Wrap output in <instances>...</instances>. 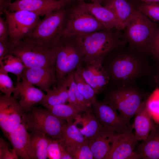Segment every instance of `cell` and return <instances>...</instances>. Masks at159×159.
<instances>
[{"mask_svg": "<svg viewBox=\"0 0 159 159\" xmlns=\"http://www.w3.org/2000/svg\"><path fill=\"white\" fill-rule=\"evenodd\" d=\"M103 101L119 112L125 124L131 127L130 120L140 109L149 96L136 84L108 85L103 92Z\"/></svg>", "mask_w": 159, "mask_h": 159, "instance_id": "7a4b0ae2", "label": "cell"}, {"mask_svg": "<svg viewBox=\"0 0 159 159\" xmlns=\"http://www.w3.org/2000/svg\"><path fill=\"white\" fill-rule=\"evenodd\" d=\"M105 29L104 26L80 3L72 9L60 37L73 38Z\"/></svg>", "mask_w": 159, "mask_h": 159, "instance_id": "52a82bcc", "label": "cell"}, {"mask_svg": "<svg viewBox=\"0 0 159 159\" xmlns=\"http://www.w3.org/2000/svg\"><path fill=\"white\" fill-rule=\"evenodd\" d=\"M145 106L155 122L159 124V87H156L146 99Z\"/></svg>", "mask_w": 159, "mask_h": 159, "instance_id": "4dcf8cb0", "label": "cell"}, {"mask_svg": "<svg viewBox=\"0 0 159 159\" xmlns=\"http://www.w3.org/2000/svg\"><path fill=\"white\" fill-rule=\"evenodd\" d=\"M74 39L83 53L82 64L94 60L103 62L111 52L127 44L122 34H117L107 29L78 36Z\"/></svg>", "mask_w": 159, "mask_h": 159, "instance_id": "3957f363", "label": "cell"}, {"mask_svg": "<svg viewBox=\"0 0 159 159\" xmlns=\"http://www.w3.org/2000/svg\"><path fill=\"white\" fill-rule=\"evenodd\" d=\"M73 73L69 74L64 79L67 85L73 90L80 110L84 112H92V108L89 106L85 98L78 90L74 79Z\"/></svg>", "mask_w": 159, "mask_h": 159, "instance_id": "d6a6232c", "label": "cell"}, {"mask_svg": "<svg viewBox=\"0 0 159 159\" xmlns=\"http://www.w3.org/2000/svg\"><path fill=\"white\" fill-rule=\"evenodd\" d=\"M54 45L56 50L55 68L57 85L82 64L84 55L74 38L61 37Z\"/></svg>", "mask_w": 159, "mask_h": 159, "instance_id": "8992f818", "label": "cell"}, {"mask_svg": "<svg viewBox=\"0 0 159 159\" xmlns=\"http://www.w3.org/2000/svg\"><path fill=\"white\" fill-rule=\"evenodd\" d=\"M93 112L103 126L110 128L117 133L132 129L125 123L117 111L105 102L97 101L92 106Z\"/></svg>", "mask_w": 159, "mask_h": 159, "instance_id": "5bb4252c", "label": "cell"}, {"mask_svg": "<svg viewBox=\"0 0 159 159\" xmlns=\"http://www.w3.org/2000/svg\"><path fill=\"white\" fill-rule=\"evenodd\" d=\"M105 6L113 12L122 30L136 9L127 0H106Z\"/></svg>", "mask_w": 159, "mask_h": 159, "instance_id": "d4e9b609", "label": "cell"}, {"mask_svg": "<svg viewBox=\"0 0 159 159\" xmlns=\"http://www.w3.org/2000/svg\"><path fill=\"white\" fill-rule=\"evenodd\" d=\"M62 143L59 139L50 138L47 148L48 158L50 159H61Z\"/></svg>", "mask_w": 159, "mask_h": 159, "instance_id": "d590c367", "label": "cell"}, {"mask_svg": "<svg viewBox=\"0 0 159 159\" xmlns=\"http://www.w3.org/2000/svg\"><path fill=\"white\" fill-rule=\"evenodd\" d=\"M74 122L77 124L80 123L82 125V128L79 129L88 143L97 135L103 127L93 112H84Z\"/></svg>", "mask_w": 159, "mask_h": 159, "instance_id": "cb8c5ba5", "label": "cell"}, {"mask_svg": "<svg viewBox=\"0 0 159 159\" xmlns=\"http://www.w3.org/2000/svg\"><path fill=\"white\" fill-rule=\"evenodd\" d=\"M52 114L58 118L67 122L73 121L80 116L81 112L72 105L62 104L45 107Z\"/></svg>", "mask_w": 159, "mask_h": 159, "instance_id": "83f0119b", "label": "cell"}, {"mask_svg": "<svg viewBox=\"0 0 159 159\" xmlns=\"http://www.w3.org/2000/svg\"><path fill=\"white\" fill-rule=\"evenodd\" d=\"M22 119L27 130L43 132L49 137L59 139L63 125L66 121L52 114L47 109L33 106L28 112H24Z\"/></svg>", "mask_w": 159, "mask_h": 159, "instance_id": "9c48e42d", "label": "cell"}, {"mask_svg": "<svg viewBox=\"0 0 159 159\" xmlns=\"http://www.w3.org/2000/svg\"><path fill=\"white\" fill-rule=\"evenodd\" d=\"M156 64L158 65H159V57L155 61Z\"/></svg>", "mask_w": 159, "mask_h": 159, "instance_id": "f6af8a7d", "label": "cell"}, {"mask_svg": "<svg viewBox=\"0 0 159 159\" xmlns=\"http://www.w3.org/2000/svg\"><path fill=\"white\" fill-rule=\"evenodd\" d=\"M65 0L70 1H73V0H78V1H83L85 0ZM88 0L91 1L93 3H101L102 2L105 0Z\"/></svg>", "mask_w": 159, "mask_h": 159, "instance_id": "b9f144b4", "label": "cell"}, {"mask_svg": "<svg viewBox=\"0 0 159 159\" xmlns=\"http://www.w3.org/2000/svg\"><path fill=\"white\" fill-rule=\"evenodd\" d=\"M50 137L38 131L29 133V153L31 159H46L47 148Z\"/></svg>", "mask_w": 159, "mask_h": 159, "instance_id": "603a6c76", "label": "cell"}, {"mask_svg": "<svg viewBox=\"0 0 159 159\" xmlns=\"http://www.w3.org/2000/svg\"><path fill=\"white\" fill-rule=\"evenodd\" d=\"M24 112L14 97L0 96V126L5 136L23 122Z\"/></svg>", "mask_w": 159, "mask_h": 159, "instance_id": "8fae6325", "label": "cell"}, {"mask_svg": "<svg viewBox=\"0 0 159 159\" xmlns=\"http://www.w3.org/2000/svg\"><path fill=\"white\" fill-rule=\"evenodd\" d=\"M0 10L5 15L12 46L28 37L40 21V15L28 11H11L5 8Z\"/></svg>", "mask_w": 159, "mask_h": 159, "instance_id": "ba28073f", "label": "cell"}, {"mask_svg": "<svg viewBox=\"0 0 159 159\" xmlns=\"http://www.w3.org/2000/svg\"><path fill=\"white\" fill-rule=\"evenodd\" d=\"M138 9L153 21H159V2H143Z\"/></svg>", "mask_w": 159, "mask_h": 159, "instance_id": "836d02e7", "label": "cell"}, {"mask_svg": "<svg viewBox=\"0 0 159 159\" xmlns=\"http://www.w3.org/2000/svg\"><path fill=\"white\" fill-rule=\"evenodd\" d=\"M67 13L62 9L45 15L27 37L52 47L60 35L67 21Z\"/></svg>", "mask_w": 159, "mask_h": 159, "instance_id": "30bf717a", "label": "cell"}, {"mask_svg": "<svg viewBox=\"0 0 159 159\" xmlns=\"http://www.w3.org/2000/svg\"><path fill=\"white\" fill-rule=\"evenodd\" d=\"M134 151L140 159H159V124L145 140L138 144Z\"/></svg>", "mask_w": 159, "mask_h": 159, "instance_id": "44dd1931", "label": "cell"}, {"mask_svg": "<svg viewBox=\"0 0 159 159\" xmlns=\"http://www.w3.org/2000/svg\"><path fill=\"white\" fill-rule=\"evenodd\" d=\"M145 102L135 115L132 126L135 130V134L139 140H145L157 124L146 108Z\"/></svg>", "mask_w": 159, "mask_h": 159, "instance_id": "7402d4cb", "label": "cell"}, {"mask_svg": "<svg viewBox=\"0 0 159 159\" xmlns=\"http://www.w3.org/2000/svg\"><path fill=\"white\" fill-rule=\"evenodd\" d=\"M138 0L142 1L145 2H159V0Z\"/></svg>", "mask_w": 159, "mask_h": 159, "instance_id": "7bdbcfd3", "label": "cell"}, {"mask_svg": "<svg viewBox=\"0 0 159 159\" xmlns=\"http://www.w3.org/2000/svg\"><path fill=\"white\" fill-rule=\"evenodd\" d=\"M0 65V68L5 71L15 75L17 82L22 80L23 72L26 67L19 57L8 54L3 59Z\"/></svg>", "mask_w": 159, "mask_h": 159, "instance_id": "f546056e", "label": "cell"}, {"mask_svg": "<svg viewBox=\"0 0 159 159\" xmlns=\"http://www.w3.org/2000/svg\"><path fill=\"white\" fill-rule=\"evenodd\" d=\"M16 87L13 97L16 99L20 98L19 103L25 113L29 112L34 104L40 102L45 95L42 91L35 87L24 76L21 81L17 82Z\"/></svg>", "mask_w": 159, "mask_h": 159, "instance_id": "2e32d148", "label": "cell"}, {"mask_svg": "<svg viewBox=\"0 0 159 159\" xmlns=\"http://www.w3.org/2000/svg\"><path fill=\"white\" fill-rule=\"evenodd\" d=\"M65 148L72 159H94L88 143Z\"/></svg>", "mask_w": 159, "mask_h": 159, "instance_id": "1f68e13d", "label": "cell"}, {"mask_svg": "<svg viewBox=\"0 0 159 159\" xmlns=\"http://www.w3.org/2000/svg\"><path fill=\"white\" fill-rule=\"evenodd\" d=\"M154 81L156 86L159 87V65H158L157 71L154 78Z\"/></svg>", "mask_w": 159, "mask_h": 159, "instance_id": "60d3db41", "label": "cell"}, {"mask_svg": "<svg viewBox=\"0 0 159 159\" xmlns=\"http://www.w3.org/2000/svg\"><path fill=\"white\" fill-rule=\"evenodd\" d=\"M123 30L122 36L130 47L151 55L152 44L159 30L155 23L136 9Z\"/></svg>", "mask_w": 159, "mask_h": 159, "instance_id": "277c9868", "label": "cell"}, {"mask_svg": "<svg viewBox=\"0 0 159 159\" xmlns=\"http://www.w3.org/2000/svg\"><path fill=\"white\" fill-rule=\"evenodd\" d=\"M68 99V88L64 80L57 86L47 93L39 103L44 107L53 106L65 104Z\"/></svg>", "mask_w": 159, "mask_h": 159, "instance_id": "4316f807", "label": "cell"}, {"mask_svg": "<svg viewBox=\"0 0 159 159\" xmlns=\"http://www.w3.org/2000/svg\"><path fill=\"white\" fill-rule=\"evenodd\" d=\"M126 46L115 50L103 61L102 66L109 79L108 85L136 84L146 78L154 81L158 65L151 61L149 55Z\"/></svg>", "mask_w": 159, "mask_h": 159, "instance_id": "6da1fadb", "label": "cell"}, {"mask_svg": "<svg viewBox=\"0 0 159 159\" xmlns=\"http://www.w3.org/2000/svg\"><path fill=\"white\" fill-rule=\"evenodd\" d=\"M27 130L23 122L6 136L19 157L23 159H31L29 150V133Z\"/></svg>", "mask_w": 159, "mask_h": 159, "instance_id": "ffe728a7", "label": "cell"}, {"mask_svg": "<svg viewBox=\"0 0 159 159\" xmlns=\"http://www.w3.org/2000/svg\"><path fill=\"white\" fill-rule=\"evenodd\" d=\"M132 130L116 133L106 159H140L134 151L140 140Z\"/></svg>", "mask_w": 159, "mask_h": 159, "instance_id": "7c38bea8", "label": "cell"}, {"mask_svg": "<svg viewBox=\"0 0 159 159\" xmlns=\"http://www.w3.org/2000/svg\"><path fill=\"white\" fill-rule=\"evenodd\" d=\"M12 45L9 39L0 41V63L3 59L9 54Z\"/></svg>", "mask_w": 159, "mask_h": 159, "instance_id": "74e56055", "label": "cell"}, {"mask_svg": "<svg viewBox=\"0 0 159 159\" xmlns=\"http://www.w3.org/2000/svg\"><path fill=\"white\" fill-rule=\"evenodd\" d=\"M80 3L106 29L122 30L115 14L106 6H102L101 3H87L83 1Z\"/></svg>", "mask_w": 159, "mask_h": 159, "instance_id": "d6986e66", "label": "cell"}, {"mask_svg": "<svg viewBox=\"0 0 159 159\" xmlns=\"http://www.w3.org/2000/svg\"><path fill=\"white\" fill-rule=\"evenodd\" d=\"M69 2L65 0H17L4 4L5 8L14 11L25 10L42 15L63 9Z\"/></svg>", "mask_w": 159, "mask_h": 159, "instance_id": "4fadbf2b", "label": "cell"}, {"mask_svg": "<svg viewBox=\"0 0 159 159\" xmlns=\"http://www.w3.org/2000/svg\"><path fill=\"white\" fill-rule=\"evenodd\" d=\"M116 133L112 129L103 126L97 135L88 143L94 159H106Z\"/></svg>", "mask_w": 159, "mask_h": 159, "instance_id": "ac0fdd59", "label": "cell"}, {"mask_svg": "<svg viewBox=\"0 0 159 159\" xmlns=\"http://www.w3.org/2000/svg\"><path fill=\"white\" fill-rule=\"evenodd\" d=\"M9 39V32L7 24L5 20L0 17V41Z\"/></svg>", "mask_w": 159, "mask_h": 159, "instance_id": "f35d334b", "label": "cell"}, {"mask_svg": "<svg viewBox=\"0 0 159 159\" xmlns=\"http://www.w3.org/2000/svg\"><path fill=\"white\" fill-rule=\"evenodd\" d=\"M81 66L73 72V78L78 90L84 97L89 106L92 108L97 101V95L82 75L80 70Z\"/></svg>", "mask_w": 159, "mask_h": 159, "instance_id": "f1b7e54d", "label": "cell"}, {"mask_svg": "<svg viewBox=\"0 0 159 159\" xmlns=\"http://www.w3.org/2000/svg\"><path fill=\"white\" fill-rule=\"evenodd\" d=\"M9 2V0H0V8L5 4Z\"/></svg>", "mask_w": 159, "mask_h": 159, "instance_id": "ee69618b", "label": "cell"}, {"mask_svg": "<svg viewBox=\"0 0 159 159\" xmlns=\"http://www.w3.org/2000/svg\"><path fill=\"white\" fill-rule=\"evenodd\" d=\"M8 72L0 68V90L4 95L10 96L16 90V87L8 74Z\"/></svg>", "mask_w": 159, "mask_h": 159, "instance_id": "e575fe53", "label": "cell"}, {"mask_svg": "<svg viewBox=\"0 0 159 159\" xmlns=\"http://www.w3.org/2000/svg\"><path fill=\"white\" fill-rule=\"evenodd\" d=\"M9 144L2 138H0V159H17L19 157L15 150L10 149Z\"/></svg>", "mask_w": 159, "mask_h": 159, "instance_id": "8d00e7d4", "label": "cell"}, {"mask_svg": "<svg viewBox=\"0 0 159 159\" xmlns=\"http://www.w3.org/2000/svg\"><path fill=\"white\" fill-rule=\"evenodd\" d=\"M151 53V55L155 62L159 57V30L153 42Z\"/></svg>", "mask_w": 159, "mask_h": 159, "instance_id": "ab89813d", "label": "cell"}, {"mask_svg": "<svg viewBox=\"0 0 159 159\" xmlns=\"http://www.w3.org/2000/svg\"><path fill=\"white\" fill-rule=\"evenodd\" d=\"M22 76L31 84L47 93L50 89V87L57 83L55 67H26Z\"/></svg>", "mask_w": 159, "mask_h": 159, "instance_id": "e0dca14e", "label": "cell"}, {"mask_svg": "<svg viewBox=\"0 0 159 159\" xmlns=\"http://www.w3.org/2000/svg\"><path fill=\"white\" fill-rule=\"evenodd\" d=\"M9 54L19 57L26 67H55L56 50L54 45L50 47L28 37L12 46Z\"/></svg>", "mask_w": 159, "mask_h": 159, "instance_id": "5b68a950", "label": "cell"}, {"mask_svg": "<svg viewBox=\"0 0 159 159\" xmlns=\"http://www.w3.org/2000/svg\"><path fill=\"white\" fill-rule=\"evenodd\" d=\"M102 63L100 61L94 60L80 67L82 75L97 95L103 92L109 84V78Z\"/></svg>", "mask_w": 159, "mask_h": 159, "instance_id": "9a60e30c", "label": "cell"}, {"mask_svg": "<svg viewBox=\"0 0 159 159\" xmlns=\"http://www.w3.org/2000/svg\"><path fill=\"white\" fill-rule=\"evenodd\" d=\"M77 125L73 121L66 122L62 127L60 139L65 147L88 143Z\"/></svg>", "mask_w": 159, "mask_h": 159, "instance_id": "484cf974", "label": "cell"}]
</instances>
